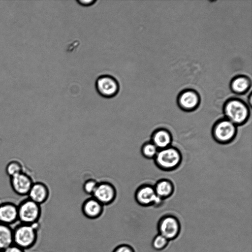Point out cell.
Masks as SVG:
<instances>
[{"instance_id": "obj_1", "label": "cell", "mask_w": 252, "mask_h": 252, "mask_svg": "<svg viewBox=\"0 0 252 252\" xmlns=\"http://www.w3.org/2000/svg\"><path fill=\"white\" fill-rule=\"evenodd\" d=\"M224 117L237 127L246 124L251 116V109L243 99L233 97L227 99L222 107Z\"/></svg>"}, {"instance_id": "obj_2", "label": "cell", "mask_w": 252, "mask_h": 252, "mask_svg": "<svg viewBox=\"0 0 252 252\" xmlns=\"http://www.w3.org/2000/svg\"><path fill=\"white\" fill-rule=\"evenodd\" d=\"M39 223L29 224L20 223L13 228V244L24 251L32 248L38 239Z\"/></svg>"}, {"instance_id": "obj_3", "label": "cell", "mask_w": 252, "mask_h": 252, "mask_svg": "<svg viewBox=\"0 0 252 252\" xmlns=\"http://www.w3.org/2000/svg\"><path fill=\"white\" fill-rule=\"evenodd\" d=\"M153 160L158 169L170 172L177 169L180 166L183 156L179 149L171 145L159 150Z\"/></svg>"}, {"instance_id": "obj_4", "label": "cell", "mask_w": 252, "mask_h": 252, "mask_svg": "<svg viewBox=\"0 0 252 252\" xmlns=\"http://www.w3.org/2000/svg\"><path fill=\"white\" fill-rule=\"evenodd\" d=\"M237 132L238 127L224 117L217 120L211 128L213 139L221 145H227L233 142Z\"/></svg>"}, {"instance_id": "obj_5", "label": "cell", "mask_w": 252, "mask_h": 252, "mask_svg": "<svg viewBox=\"0 0 252 252\" xmlns=\"http://www.w3.org/2000/svg\"><path fill=\"white\" fill-rule=\"evenodd\" d=\"M17 208L20 223L29 224L39 223L42 213L40 205L27 198L19 203Z\"/></svg>"}, {"instance_id": "obj_6", "label": "cell", "mask_w": 252, "mask_h": 252, "mask_svg": "<svg viewBox=\"0 0 252 252\" xmlns=\"http://www.w3.org/2000/svg\"><path fill=\"white\" fill-rule=\"evenodd\" d=\"M157 229L158 234L169 241L176 239L181 232V225L179 219L173 215H164L159 220Z\"/></svg>"}, {"instance_id": "obj_7", "label": "cell", "mask_w": 252, "mask_h": 252, "mask_svg": "<svg viewBox=\"0 0 252 252\" xmlns=\"http://www.w3.org/2000/svg\"><path fill=\"white\" fill-rule=\"evenodd\" d=\"M134 199L136 203L143 207L160 206L164 200L156 194L154 186L144 184L139 186L134 193Z\"/></svg>"}, {"instance_id": "obj_8", "label": "cell", "mask_w": 252, "mask_h": 252, "mask_svg": "<svg viewBox=\"0 0 252 252\" xmlns=\"http://www.w3.org/2000/svg\"><path fill=\"white\" fill-rule=\"evenodd\" d=\"M179 108L186 112H191L198 109L201 103V96L194 89L187 88L182 90L177 97Z\"/></svg>"}, {"instance_id": "obj_9", "label": "cell", "mask_w": 252, "mask_h": 252, "mask_svg": "<svg viewBox=\"0 0 252 252\" xmlns=\"http://www.w3.org/2000/svg\"><path fill=\"white\" fill-rule=\"evenodd\" d=\"M95 86L98 94L106 98L115 96L120 90L118 81L114 76L108 74L98 76L95 81Z\"/></svg>"}, {"instance_id": "obj_10", "label": "cell", "mask_w": 252, "mask_h": 252, "mask_svg": "<svg viewBox=\"0 0 252 252\" xmlns=\"http://www.w3.org/2000/svg\"><path fill=\"white\" fill-rule=\"evenodd\" d=\"M104 206L112 204L117 197V190L115 186L107 181L98 182L92 196Z\"/></svg>"}, {"instance_id": "obj_11", "label": "cell", "mask_w": 252, "mask_h": 252, "mask_svg": "<svg viewBox=\"0 0 252 252\" xmlns=\"http://www.w3.org/2000/svg\"><path fill=\"white\" fill-rule=\"evenodd\" d=\"M10 183L14 192L20 196L28 195L33 183L32 177L24 171L10 177Z\"/></svg>"}, {"instance_id": "obj_12", "label": "cell", "mask_w": 252, "mask_h": 252, "mask_svg": "<svg viewBox=\"0 0 252 252\" xmlns=\"http://www.w3.org/2000/svg\"><path fill=\"white\" fill-rule=\"evenodd\" d=\"M81 210L83 215L91 220L100 217L104 211V206L93 196L86 199L82 203Z\"/></svg>"}, {"instance_id": "obj_13", "label": "cell", "mask_w": 252, "mask_h": 252, "mask_svg": "<svg viewBox=\"0 0 252 252\" xmlns=\"http://www.w3.org/2000/svg\"><path fill=\"white\" fill-rule=\"evenodd\" d=\"M18 221L17 205L11 202L0 204V222L11 225Z\"/></svg>"}, {"instance_id": "obj_14", "label": "cell", "mask_w": 252, "mask_h": 252, "mask_svg": "<svg viewBox=\"0 0 252 252\" xmlns=\"http://www.w3.org/2000/svg\"><path fill=\"white\" fill-rule=\"evenodd\" d=\"M150 141L159 150L171 146L173 136L168 129L160 127L153 131Z\"/></svg>"}, {"instance_id": "obj_15", "label": "cell", "mask_w": 252, "mask_h": 252, "mask_svg": "<svg viewBox=\"0 0 252 252\" xmlns=\"http://www.w3.org/2000/svg\"><path fill=\"white\" fill-rule=\"evenodd\" d=\"M28 196L31 200L41 205L48 200L49 189L47 186L42 182H33Z\"/></svg>"}, {"instance_id": "obj_16", "label": "cell", "mask_w": 252, "mask_h": 252, "mask_svg": "<svg viewBox=\"0 0 252 252\" xmlns=\"http://www.w3.org/2000/svg\"><path fill=\"white\" fill-rule=\"evenodd\" d=\"M252 86L251 78L247 75L239 74L233 77L229 84L232 93L237 95H243L248 93Z\"/></svg>"}, {"instance_id": "obj_17", "label": "cell", "mask_w": 252, "mask_h": 252, "mask_svg": "<svg viewBox=\"0 0 252 252\" xmlns=\"http://www.w3.org/2000/svg\"><path fill=\"white\" fill-rule=\"evenodd\" d=\"M153 186L157 195L163 200L170 197L174 193V183L168 179H160Z\"/></svg>"}, {"instance_id": "obj_18", "label": "cell", "mask_w": 252, "mask_h": 252, "mask_svg": "<svg viewBox=\"0 0 252 252\" xmlns=\"http://www.w3.org/2000/svg\"><path fill=\"white\" fill-rule=\"evenodd\" d=\"M13 244V228L0 222V251Z\"/></svg>"}, {"instance_id": "obj_19", "label": "cell", "mask_w": 252, "mask_h": 252, "mask_svg": "<svg viewBox=\"0 0 252 252\" xmlns=\"http://www.w3.org/2000/svg\"><path fill=\"white\" fill-rule=\"evenodd\" d=\"M158 151V149L151 141L144 143L140 149L142 156L148 159H154Z\"/></svg>"}, {"instance_id": "obj_20", "label": "cell", "mask_w": 252, "mask_h": 252, "mask_svg": "<svg viewBox=\"0 0 252 252\" xmlns=\"http://www.w3.org/2000/svg\"><path fill=\"white\" fill-rule=\"evenodd\" d=\"M5 171L7 175L10 178L23 172V166L20 161L12 160L6 165Z\"/></svg>"}, {"instance_id": "obj_21", "label": "cell", "mask_w": 252, "mask_h": 252, "mask_svg": "<svg viewBox=\"0 0 252 252\" xmlns=\"http://www.w3.org/2000/svg\"><path fill=\"white\" fill-rule=\"evenodd\" d=\"M169 242L168 240L161 235L158 234L153 238L152 246L155 250L161 251L168 246Z\"/></svg>"}, {"instance_id": "obj_22", "label": "cell", "mask_w": 252, "mask_h": 252, "mask_svg": "<svg viewBox=\"0 0 252 252\" xmlns=\"http://www.w3.org/2000/svg\"><path fill=\"white\" fill-rule=\"evenodd\" d=\"M98 182L94 179H90L86 180L83 185V189L85 193L91 195L94 192Z\"/></svg>"}, {"instance_id": "obj_23", "label": "cell", "mask_w": 252, "mask_h": 252, "mask_svg": "<svg viewBox=\"0 0 252 252\" xmlns=\"http://www.w3.org/2000/svg\"><path fill=\"white\" fill-rule=\"evenodd\" d=\"M112 252H135V251L130 245L123 243L117 246Z\"/></svg>"}, {"instance_id": "obj_24", "label": "cell", "mask_w": 252, "mask_h": 252, "mask_svg": "<svg viewBox=\"0 0 252 252\" xmlns=\"http://www.w3.org/2000/svg\"><path fill=\"white\" fill-rule=\"evenodd\" d=\"M0 252H26V251L15 245L12 244L4 250L0 251Z\"/></svg>"}, {"instance_id": "obj_25", "label": "cell", "mask_w": 252, "mask_h": 252, "mask_svg": "<svg viewBox=\"0 0 252 252\" xmlns=\"http://www.w3.org/2000/svg\"><path fill=\"white\" fill-rule=\"evenodd\" d=\"M76 1L79 4L85 6L93 5L96 1L94 0H77Z\"/></svg>"}, {"instance_id": "obj_26", "label": "cell", "mask_w": 252, "mask_h": 252, "mask_svg": "<svg viewBox=\"0 0 252 252\" xmlns=\"http://www.w3.org/2000/svg\"><path fill=\"white\" fill-rule=\"evenodd\" d=\"M252 93H250L248 97V104L251 108L252 107Z\"/></svg>"}, {"instance_id": "obj_27", "label": "cell", "mask_w": 252, "mask_h": 252, "mask_svg": "<svg viewBox=\"0 0 252 252\" xmlns=\"http://www.w3.org/2000/svg\"></svg>"}]
</instances>
